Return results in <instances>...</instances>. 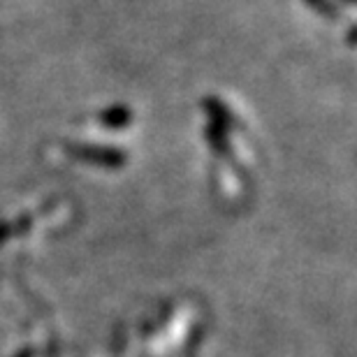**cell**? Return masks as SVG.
I'll return each mask as SVG.
<instances>
[{
  "mask_svg": "<svg viewBox=\"0 0 357 357\" xmlns=\"http://www.w3.org/2000/svg\"><path fill=\"white\" fill-rule=\"evenodd\" d=\"M98 119H100V123L105 128H109V130H121V128L130 126L132 112H130V107H126V105H112L100 112Z\"/></svg>",
  "mask_w": 357,
  "mask_h": 357,
  "instance_id": "2",
  "label": "cell"
},
{
  "mask_svg": "<svg viewBox=\"0 0 357 357\" xmlns=\"http://www.w3.org/2000/svg\"><path fill=\"white\" fill-rule=\"evenodd\" d=\"M346 5H355V0H344Z\"/></svg>",
  "mask_w": 357,
  "mask_h": 357,
  "instance_id": "5",
  "label": "cell"
},
{
  "mask_svg": "<svg viewBox=\"0 0 357 357\" xmlns=\"http://www.w3.org/2000/svg\"><path fill=\"white\" fill-rule=\"evenodd\" d=\"M204 109L211 114V121L213 123L211 126H216V128H223V130H230V126H232V116H230V109L220 102V100L216 98H206L204 100Z\"/></svg>",
  "mask_w": 357,
  "mask_h": 357,
  "instance_id": "3",
  "label": "cell"
},
{
  "mask_svg": "<svg viewBox=\"0 0 357 357\" xmlns=\"http://www.w3.org/2000/svg\"><path fill=\"white\" fill-rule=\"evenodd\" d=\"M66 153L70 158L86 162V165H98L107 169H119L128 162V153L123 149L107 144H68Z\"/></svg>",
  "mask_w": 357,
  "mask_h": 357,
  "instance_id": "1",
  "label": "cell"
},
{
  "mask_svg": "<svg viewBox=\"0 0 357 357\" xmlns=\"http://www.w3.org/2000/svg\"><path fill=\"white\" fill-rule=\"evenodd\" d=\"M309 3V7H313L318 14H323V17L327 19H337L339 17V10L337 5L332 3V0H306Z\"/></svg>",
  "mask_w": 357,
  "mask_h": 357,
  "instance_id": "4",
  "label": "cell"
}]
</instances>
